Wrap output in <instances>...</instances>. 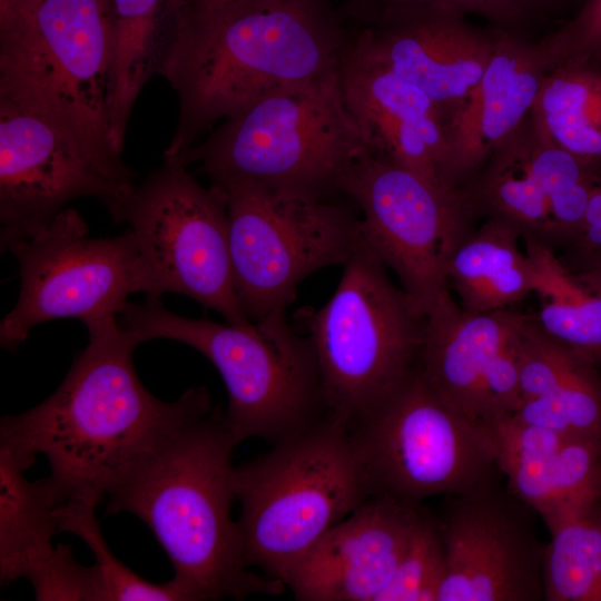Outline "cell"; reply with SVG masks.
<instances>
[{"instance_id": "1", "label": "cell", "mask_w": 601, "mask_h": 601, "mask_svg": "<svg viewBox=\"0 0 601 601\" xmlns=\"http://www.w3.org/2000/svg\"><path fill=\"white\" fill-rule=\"evenodd\" d=\"M88 345L59 387L37 406L0 422V445L35 463L47 457L65 502L98 505L146 454L213 408L206 387L177 400L154 396L139 380L132 355L139 345L117 317L86 325Z\"/></svg>"}, {"instance_id": "2", "label": "cell", "mask_w": 601, "mask_h": 601, "mask_svg": "<svg viewBox=\"0 0 601 601\" xmlns=\"http://www.w3.org/2000/svg\"><path fill=\"white\" fill-rule=\"evenodd\" d=\"M347 40L329 0H234L177 21L160 73L179 106L164 155L186 158L218 120L337 69Z\"/></svg>"}, {"instance_id": "3", "label": "cell", "mask_w": 601, "mask_h": 601, "mask_svg": "<svg viewBox=\"0 0 601 601\" xmlns=\"http://www.w3.org/2000/svg\"><path fill=\"white\" fill-rule=\"evenodd\" d=\"M220 406L166 437L107 495V514L139 518L167 553L191 601L279 595L286 585L246 562L231 456L238 443Z\"/></svg>"}, {"instance_id": "4", "label": "cell", "mask_w": 601, "mask_h": 601, "mask_svg": "<svg viewBox=\"0 0 601 601\" xmlns=\"http://www.w3.org/2000/svg\"><path fill=\"white\" fill-rule=\"evenodd\" d=\"M119 317L139 345L171 339L213 363L227 391L225 423L238 444L252 437L275 444L327 414L312 345L290 326L285 309L237 325L180 316L160 297L146 296L128 303Z\"/></svg>"}, {"instance_id": "5", "label": "cell", "mask_w": 601, "mask_h": 601, "mask_svg": "<svg viewBox=\"0 0 601 601\" xmlns=\"http://www.w3.org/2000/svg\"><path fill=\"white\" fill-rule=\"evenodd\" d=\"M371 151L342 87L341 65L224 119L186 156L211 183L243 181L327 197Z\"/></svg>"}, {"instance_id": "6", "label": "cell", "mask_w": 601, "mask_h": 601, "mask_svg": "<svg viewBox=\"0 0 601 601\" xmlns=\"http://www.w3.org/2000/svg\"><path fill=\"white\" fill-rule=\"evenodd\" d=\"M247 564L285 583L335 524L370 497L348 426L326 414L234 467Z\"/></svg>"}, {"instance_id": "7", "label": "cell", "mask_w": 601, "mask_h": 601, "mask_svg": "<svg viewBox=\"0 0 601 601\" xmlns=\"http://www.w3.org/2000/svg\"><path fill=\"white\" fill-rule=\"evenodd\" d=\"M331 298L298 313L321 374L327 414L347 426L417 370L425 316L361 238Z\"/></svg>"}, {"instance_id": "8", "label": "cell", "mask_w": 601, "mask_h": 601, "mask_svg": "<svg viewBox=\"0 0 601 601\" xmlns=\"http://www.w3.org/2000/svg\"><path fill=\"white\" fill-rule=\"evenodd\" d=\"M348 432L370 497L421 504L500 473L486 425L444 400L418 370Z\"/></svg>"}, {"instance_id": "9", "label": "cell", "mask_w": 601, "mask_h": 601, "mask_svg": "<svg viewBox=\"0 0 601 601\" xmlns=\"http://www.w3.org/2000/svg\"><path fill=\"white\" fill-rule=\"evenodd\" d=\"M211 185L226 200L236 294L250 322L286 309L305 277L344 265L362 238L361 220L327 197L243 181Z\"/></svg>"}, {"instance_id": "10", "label": "cell", "mask_w": 601, "mask_h": 601, "mask_svg": "<svg viewBox=\"0 0 601 601\" xmlns=\"http://www.w3.org/2000/svg\"><path fill=\"white\" fill-rule=\"evenodd\" d=\"M183 156L162 164L106 208L127 224L155 279L157 295L188 296L237 325L252 323L238 300L228 243L226 200L201 186Z\"/></svg>"}, {"instance_id": "11", "label": "cell", "mask_w": 601, "mask_h": 601, "mask_svg": "<svg viewBox=\"0 0 601 601\" xmlns=\"http://www.w3.org/2000/svg\"><path fill=\"white\" fill-rule=\"evenodd\" d=\"M111 141L46 109L0 99V247L45 228L68 205L93 197L107 207L137 174Z\"/></svg>"}, {"instance_id": "12", "label": "cell", "mask_w": 601, "mask_h": 601, "mask_svg": "<svg viewBox=\"0 0 601 601\" xmlns=\"http://www.w3.org/2000/svg\"><path fill=\"white\" fill-rule=\"evenodd\" d=\"M80 213L68 207L29 238L10 244L19 264L16 305L0 323V345L14 351L37 325L76 318L87 325L119 317L130 295L156 296L151 270L134 233L89 237Z\"/></svg>"}, {"instance_id": "13", "label": "cell", "mask_w": 601, "mask_h": 601, "mask_svg": "<svg viewBox=\"0 0 601 601\" xmlns=\"http://www.w3.org/2000/svg\"><path fill=\"white\" fill-rule=\"evenodd\" d=\"M114 55L111 0H42L0 35V99L65 116L110 140Z\"/></svg>"}, {"instance_id": "14", "label": "cell", "mask_w": 601, "mask_h": 601, "mask_svg": "<svg viewBox=\"0 0 601 601\" xmlns=\"http://www.w3.org/2000/svg\"><path fill=\"white\" fill-rule=\"evenodd\" d=\"M362 211V236L422 315L450 293L449 264L477 219L460 189L368 151L341 183Z\"/></svg>"}, {"instance_id": "15", "label": "cell", "mask_w": 601, "mask_h": 601, "mask_svg": "<svg viewBox=\"0 0 601 601\" xmlns=\"http://www.w3.org/2000/svg\"><path fill=\"white\" fill-rule=\"evenodd\" d=\"M601 166L552 142L531 112L460 188L476 218H500L558 252L579 233Z\"/></svg>"}, {"instance_id": "16", "label": "cell", "mask_w": 601, "mask_h": 601, "mask_svg": "<svg viewBox=\"0 0 601 601\" xmlns=\"http://www.w3.org/2000/svg\"><path fill=\"white\" fill-rule=\"evenodd\" d=\"M439 519L446 573L437 601H541L545 545L529 506L497 479L447 496Z\"/></svg>"}, {"instance_id": "17", "label": "cell", "mask_w": 601, "mask_h": 601, "mask_svg": "<svg viewBox=\"0 0 601 601\" xmlns=\"http://www.w3.org/2000/svg\"><path fill=\"white\" fill-rule=\"evenodd\" d=\"M345 24L357 46L424 91L449 114L452 125L480 82L494 45L493 26L482 29L450 11Z\"/></svg>"}, {"instance_id": "18", "label": "cell", "mask_w": 601, "mask_h": 601, "mask_svg": "<svg viewBox=\"0 0 601 601\" xmlns=\"http://www.w3.org/2000/svg\"><path fill=\"white\" fill-rule=\"evenodd\" d=\"M347 106L371 151L449 188L452 118L349 37L341 59Z\"/></svg>"}, {"instance_id": "19", "label": "cell", "mask_w": 601, "mask_h": 601, "mask_svg": "<svg viewBox=\"0 0 601 601\" xmlns=\"http://www.w3.org/2000/svg\"><path fill=\"white\" fill-rule=\"evenodd\" d=\"M423 508L368 497L329 529L286 580L299 601H375L392 578Z\"/></svg>"}, {"instance_id": "20", "label": "cell", "mask_w": 601, "mask_h": 601, "mask_svg": "<svg viewBox=\"0 0 601 601\" xmlns=\"http://www.w3.org/2000/svg\"><path fill=\"white\" fill-rule=\"evenodd\" d=\"M511 493L543 521L601 505V442L509 415L485 424Z\"/></svg>"}, {"instance_id": "21", "label": "cell", "mask_w": 601, "mask_h": 601, "mask_svg": "<svg viewBox=\"0 0 601 601\" xmlns=\"http://www.w3.org/2000/svg\"><path fill=\"white\" fill-rule=\"evenodd\" d=\"M495 28L482 78L452 125L450 183L460 189L526 119L549 70L538 43Z\"/></svg>"}, {"instance_id": "22", "label": "cell", "mask_w": 601, "mask_h": 601, "mask_svg": "<svg viewBox=\"0 0 601 601\" xmlns=\"http://www.w3.org/2000/svg\"><path fill=\"white\" fill-rule=\"evenodd\" d=\"M516 418L568 436L601 442V365L554 338L534 315L520 323Z\"/></svg>"}, {"instance_id": "23", "label": "cell", "mask_w": 601, "mask_h": 601, "mask_svg": "<svg viewBox=\"0 0 601 601\" xmlns=\"http://www.w3.org/2000/svg\"><path fill=\"white\" fill-rule=\"evenodd\" d=\"M521 315L515 307L470 314L451 293L443 295L425 315L420 373L444 400L479 421L483 383Z\"/></svg>"}, {"instance_id": "24", "label": "cell", "mask_w": 601, "mask_h": 601, "mask_svg": "<svg viewBox=\"0 0 601 601\" xmlns=\"http://www.w3.org/2000/svg\"><path fill=\"white\" fill-rule=\"evenodd\" d=\"M519 230L487 217L455 248L449 264V286L470 314L515 307L534 286V268L520 249Z\"/></svg>"}, {"instance_id": "25", "label": "cell", "mask_w": 601, "mask_h": 601, "mask_svg": "<svg viewBox=\"0 0 601 601\" xmlns=\"http://www.w3.org/2000/svg\"><path fill=\"white\" fill-rule=\"evenodd\" d=\"M115 55L108 97L109 137L122 151L142 88L161 73L176 29V0H111Z\"/></svg>"}, {"instance_id": "26", "label": "cell", "mask_w": 601, "mask_h": 601, "mask_svg": "<svg viewBox=\"0 0 601 601\" xmlns=\"http://www.w3.org/2000/svg\"><path fill=\"white\" fill-rule=\"evenodd\" d=\"M32 464L0 445V581L9 585L53 549L65 503L50 476L29 481Z\"/></svg>"}, {"instance_id": "27", "label": "cell", "mask_w": 601, "mask_h": 601, "mask_svg": "<svg viewBox=\"0 0 601 601\" xmlns=\"http://www.w3.org/2000/svg\"><path fill=\"white\" fill-rule=\"evenodd\" d=\"M531 116L552 142L601 166V57H578L551 67Z\"/></svg>"}, {"instance_id": "28", "label": "cell", "mask_w": 601, "mask_h": 601, "mask_svg": "<svg viewBox=\"0 0 601 601\" xmlns=\"http://www.w3.org/2000/svg\"><path fill=\"white\" fill-rule=\"evenodd\" d=\"M522 242L534 268L533 292L540 300L534 314L538 324L601 365V294L565 267L555 250L531 239Z\"/></svg>"}, {"instance_id": "29", "label": "cell", "mask_w": 601, "mask_h": 601, "mask_svg": "<svg viewBox=\"0 0 601 601\" xmlns=\"http://www.w3.org/2000/svg\"><path fill=\"white\" fill-rule=\"evenodd\" d=\"M594 510L544 522L551 536L543 558L544 601H600L588 532Z\"/></svg>"}, {"instance_id": "30", "label": "cell", "mask_w": 601, "mask_h": 601, "mask_svg": "<svg viewBox=\"0 0 601 601\" xmlns=\"http://www.w3.org/2000/svg\"><path fill=\"white\" fill-rule=\"evenodd\" d=\"M96 504L69 500L58 511L59 532L79 536L91 550L101 575L106 601H191L188 592L174 578L152 583L127 568L110 551L96 518Z\"/></svg>"}, {"instance_id": "31", "label": "cell", "mask_w": 601, "mask_h": 601, "mask_svg": "<svg viewBox=\"0 0 601 601\" xmlns=\"http://www.w3.org/2000/svg\"><path fill=\"white\" fill-rule=\"evenodd\" d=\"M445 573L439 519L423 508L392 578L375 601H437Z\"/></svg>"}, {"instance_id": "32", "label": "cell", "mask_w": 601, "mask_h": 601, "mask_svg": "<svg viewBox=\"0 0 601 601\" xmlns=\"http://www.w3.org/2000/svg\"><path fill=\"white\" fill-rule=\"evenodd\" d=\"M422 11L474 13L493 27L520 33L538 13L529 0H347L339 10L344 21L351 24Z\"/></svg>"}, {"instance_id": "33", "label": "cell", "mask_w": 601, "mask_h": 601, "mask_svg": "<svg viewBox=\"0 0 601 601\" xmlns=\"http://www.w3.org/2000/svg\"><path fill=\"white\" fill-rule=\"evenodd\" d=\"M38 601H106L105 585L93 564L76 561L68 544H58L39 560L26 578Z\"/></svg>"}, {"instance_id": "34", "label": "cell", "mask_w": 601, "mask_h": 601, "mask_svg": "<svg viewBox=\"0 0 601 601\" xmlns=\"http://www.w3.org/2000/svg\"><path fill=\"white\" fill-rule=\"evenodd\" d=\"M539 45L549 69L572 58L601 57V0H584L566 22Z\"/></svg>"}, {"instance_id": "35", "label": "cell", "mask_w": 601, "mask_h": 601, "mask_svg": "<svg viewBox=\"0 0 601 601\" xmlns=\"http://www.w3.org/2000/svg\"><path fill=\"white\" fill-rule=\"evenodd\" d=\"M559 257L574 274L601 267V175L591 194L579 233Z\"/></svg>"}, {"instance_id": "36", "label": "cell", "mask_w": 601, "mask_h": 601, "mask_svg": "<svg viewBox=\"0 0 601 601\" xmlns=\"http://www.w3.org/2000/svg\"><path fill=\"white\" fill-rule=\"evenodd\" d=\"M42 0H0V35L23 23Z\"/></svg>"}, {"instance_id": "37", "label": "cell", "mask_w": 601, "mask_h": 601, "mask_svg": "<svg viewBox=\"0 0 601 601\" xmlns=\"http://www.w3.org/2000/svg\"><path fill=\"white\" fill-rule=\"evenodd\" d=\"M589 542L601 601V505L588 519Z\"/></svg>"}, {"instance_id": "38", "label": "cell", "mask_w": 601, "mask_h": 601, "mask_svg": "<svg viewBox=\"0 0 601 601\" xmlns=\"http://www.w3.org/2000/svg\"><path fill=\"white\" fill-rule=\"evenodd\" d=\"M234 0H176V22L211 13Z\"/></svg>"}, {"instance_id": "39", "label": "cell", "mask_w": 601, "mask_h": 601, "mask_svg": "<svg viewBox=\"0 0 601 601\" xmlns=\"http://www.w3.org/2000/svg\"><path fill=\"white\" fill-rule=\"evenodd\" d=\"M536 12L542 10L556 11L578 3V8L584 0H529Z\"/></svg>"}, {"instance_id": "40", "label": "cell", "mask_w": 601, "mask_h": 601, "mask_svg": "<svg viewBox=\"0 0 601 601\" xmlns=\"http://www.w3.org/2000/svg\"><path fill=\"white\" fill-rule=\"evenodd\" d=\"M575 276L593 292L601 294V267L577 273Z\"/></svg>"}]
</instances>
